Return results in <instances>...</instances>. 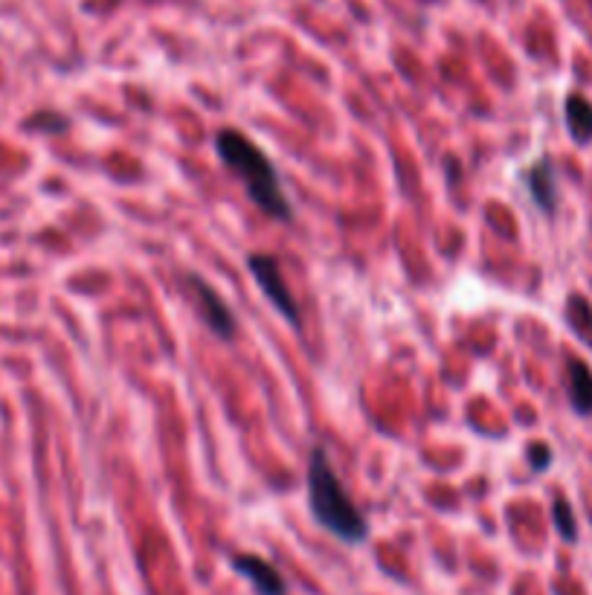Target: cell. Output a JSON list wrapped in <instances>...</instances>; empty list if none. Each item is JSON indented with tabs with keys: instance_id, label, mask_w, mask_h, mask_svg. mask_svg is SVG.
<instances>
[{
	"instance_id": "obj_1",
	"label": "cell",
	"mask_w": 592,
	"mask_h": 595,
	"mask_svg": "<svg viewBox=\"0 0 592 595\" xmlns=\"http://www.w3.org/2000/svg\"><path fill=\"white\" fill-rule=\"evenodd\" d=\"M215 152H218L221 163L233 175H238L250 201L268 218L282 224L294 222V206H291L288 195L282 189L280 171H276L271 157L250 136L241 134L238 128H221L218 134H215Z\"/></svg>"
},
{
	"instance_id": "obj_2",
	"label": "cell",
	"mask_w": 592,
	"mask_h": 595,
	"mask_svg": "<svg viewBox=\"0 0 592 595\" xmlns=\"http://www.w3.org/2000/svg\"><path fill=\"white\" fill-rule=\"evenodd\" d=\"M308 505L313 520L343 544L360 546L369 537V523L331 468L325 448H313L308 460Z\"/></svg>"
},
{
	"instance_id": "obj_3",
	"label": "cell",
	"mask_w": 592,
	"mask_h": 595,
	"mask_svg": "<svg viewBox=\"0 0 592 595\" xmlns=\"http://www.w3.org/2000/svg\"><path fill=\"white\" fill-rule=\"evenodd\" d=\"M247 271H250V276L256 279V285L262 288L268 302H271L291 325L299 329V323H303L299 317L303 314H299V306H296V297L291 294L288 282H285V273H282L280 262L268 253H253L247 255Z\"/></svg>"
},
{
	"instance_id": "obj_4",
	"label": "cell",
	"mask_w": 592,
	"mask_h": 595,
	"mask_svg": "<svg viewBox=\"0 0 592 595\" xmlns=\"http://www.w3.org/2000/svg\"><path fill=\"white\" fill-rule=\"evenodd\" d=\"M187 285L196 294V302L201 308V317L206 329H210L218 341H233L236 337V314H233V308L218 297V290L212 288L210 282H203L201 276L196 273H189Z\"/></svg>"
},
{
	"instance_id": "obj_5",
	"label": "cell",
	"mask_w": 592,
	"mask_h": 595,
	"mask_svg": "<svg viewBox=\"0 0 592 595\" xmlns=\"http://www.w3.org/2000/svg\"><path fill=\"white\" fill-rule=\"evenodd\" d=\"M229 563L238 575H245L253 584L256 595H288V584L282 579V572L259 555H233Z\"/></svg>"
},
{
	"instance_id": "obj_6",
	"label": "cell",
	"mask_w": 592,
	"mask_h": 595,
	"mask_svg": "<svg viewBox=\"0 0 592 595\" xmlns=\"http://www.w3.org/2000/svg\"><path fill=\"white\" fill-rule=\"evenodd\" d=\"M529 192H532L534 204L541 206L543 213H555L558 189H555V175H552L549 160H541L529 169Z\"/></svg>"
},
{
	"instance_id": "obj_7",
	"label": "cell",
	"mask_w": 592,
	"mask_h": 595,
	"mask_svg": "<svg viewBox=\"0 0 592 595\" xmlns=\"http://www.w3.org/2000/svg\"><path fill=\"white\" fill-rule=\"evenodd\" d=\"M569 398L581 416L592 413V369L584 360H569Z\"/></svg>"
},
{
	"instance_id": "obj_8",
	"label": "cell",
	"mask_w": 592,
	"mask_h": 595,
	"mask_svg": "<svg viewBox=\"0 0 592 595\" xmlns=\"http://www.w3.org/2000/svg\"><path fill=\"white\" fill-rule=\"evenodd\" d=\"M567 128L576 143H590L592 140V103L587 96L572 94L567 99Z\"/></svg>"
},
{
	"instance_id": "obj_9",
	"label": "cell",
	"mask_w": 592,
	"mask_h": 595,
	"mask_svg": "<svg viewBox=\"0 0 592 595\" xmlns=\"http://www.w3.org/2000/svg\"><path fill=\"white\" fill-rule=\"evenodd\" d=\"M555 526L567 540H576V517H572V509H569L567 500L555 502Z\"/></svg>"
},
{
	"instance_id": "obj_10",
	"label": "cell",
	"mask_w": 592,
	"mask_h": 595,
	"mask_svg": "<svg viewBox=\"0 0 592 595\" xmlns=\"http://www.w3.org/2000/svg\"><path fill=\"white\" fill-rule=\"evenodd\" d=\"M534 456L532 460V468L534 471H546L549 468V460H552V453L546 444H532V451H529Z\"/></svg>"
},
{
	"instance_id": "obj_11",
	"label": "cell",
	"mask_w": 592,
	"mask_h": 595,
	"mask_svg": "<svg viewBox=\"0 0 592 595\" xmlns=\"http://www.w3.org/2000/svg\"><path fill=\"white\" fill-rule=\"evenodd\" d=\"M38 126H52L56 131H61V128H68V119H56V117H38L29 122V128H38Z\"/></svg>"
}]
</instances>
